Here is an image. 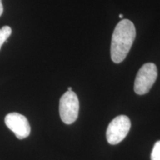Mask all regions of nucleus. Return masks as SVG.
I'll use <instances>...</instances> for the list:
<instances>
[{
	"mask_svg": "<svg viewBox=\"0 0 160 160\" xmlns=\"http://www.w3.org/2000/svg\"><path fill=\"white\" fill-rule=\"evenodd\" d=\"M136 28L129 19H122L117 24L112 36L111 57L114 63L125 59L136 38Z\"/></svg>",
	"mask_w": 160,
	"mask_h": 160,
	"instance_id": "1",
	"label": "nucleus"
},
{
	"mask_svg": "<svg viewBox=\"0 0 160 160\" xmlns=\"http://www.w3.org/2000/svg\"><path fill=\"white\" fill-rule=\"evenodd\" d=\"M79 111V102L73 91L65 92L59 100V115L62 121L71 125L77 119Z\"/></svg>",
	"mask_w": 160,
	"mask_h": 160,
	"instance_id": "2",
	"label": "nucleus"
},
{
	"mask_svg": "<svg viewBox=\"0 0 160 160\" xmlns=\"http://www.w3.org/2000/svg\"><path fill=\"white\" fill-rule=\"evenodd\" d=\"M157 68L153 63H146L138 71L134 82V91L137 94L148 93L157 78Z\"/></svg>",
	"mask_w": 160,
	"mask_h": 160,
	"instance_id": "3",
	"label": "nucleus"
},
{
	"mask_svg": "<svg viewBox=\"0 0 160 160\" xmlns=\"http://www.w3.org/2000/svg\"><path fill=\"white\" fill-rule=\"evenodd\" d=\"M131 122L128 117L120 115L110 122L106 131L107 141L111 145H117L126 137L131 129Z\"/></svg>",
	"mask_w": 160,
	"mask_h": 160,
	"instance_id": "4",
	"label": "nucleus"
},
{
	"mask_svg": "<svg viewBox=\"0 0 160 160\" xmlns=\"http://www.w3.org/2000/svg\"><path fill=\"white\" fill-rule=\"evenodd\" d=\"M5 125L14 133L16 137L19 139L27 138L31 133V126L25 116L19 113H10L5 118Z\"/></svg>",
	"mask_w": 160,
	"mask_h": 160,
	"instance_id": "5",
	"label": "nucleus"
},
{
	"mask_svg": "<svg viewBox=\"0 0 160 160\" xmlns=\"http://www.w3.org/2000/svg\"><path fill=\"white\" fill-rule=\"evenodd\" d=\"M12 33V29L9 26H3L2 28H0V50L4 42H7V39L11 36Z\"/></svg>",
	"mask_w": 160,
	"mask_h": 160,
	"instance_id": "6",
	"label": "nucleus"
},
{
	"mask_svg": "<svg viewBox=\"0 0 160 160\" xmlns=\"http://www.w3.org/2000/svg\"><path fill=\"white\" fill-rule=\"evenodd\" d=\"M151 159V160H160V140L157 141L153 145Z\"/></svg>",
	"mask_w": 160,
	"mask_h": 160,
	"instance_id": "7",
	"label": "nucleus"
},
{
	"mask_svg": "<svg viewBox=\"0 0 160 160\" xmlns=\"http://www.w3.org/2000/svg\"><path fill=\"white\" fill-rule=\"evenodd\" d=\"M3 13V5L2 2V0H0V17H1L2 14Z\"/></svg>",
	"mask_w": 160,
	"mask_h": 160,
	"instance_id": "8",
	"label": "nucleus"
},
{
	"mask_svg": "<svg viewBox=\"0 0 160 160\" xmlns=\"http://www.w3.org/2000/svg\"><path fill=\"white\" fill-rule=\"evenodd\" d=\"M119 17L120 18V19H122V18H123V14H122V13H121V14H119Z\"/></svg>",
	"mask_w": 160,
	"mask_h": 160,
	"instance_id": "9",
	"label": "nucleus"
},
{
	"mask_svg": "<svg viewBox=\"0 0 160 160\" xmlns=\"http://www.w3.org/2000/svg\"><path fill=\"white\" fill-rule=\"evenodd\" d=\"M73 90H72V88L71 87H69L68 88V91H72Z\"/></svg>",
	"mask_w": 160,
	"mask_h": 160,
	"instance_id": "10",
	"label": "nucleus"
}]
</instances>
